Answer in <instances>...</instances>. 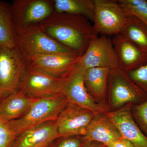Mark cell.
Instances as JSON below:
<instances>
[{
  "mask_svg": "<svg viewBox=\"0 0 147 147\" xmlns=\"http://www.w3.org/2000/svg\"><path fill=\"white\" fill-rule=\"evenodd\" d=\"M68 102L67 98L61 94L35 99L26 115L20 118L7 121V123L17 136L46 122L56 120Z\"/></svg>",
  "mask_w": 147,
  "mask_h": 147,
  "instance_id": "7a4b0ae2",
  "label": "cell"
},
{
  "mask_svg": "<svg viewBox=\"0 0 147 147\" xmlns=\"http://www.w3.org/2000/svg\"><path fill=\"white\" fill-rule=\"evenodd\" d=\"M18 37V46L24 57L50 54L76 55L72 50L59 43L39 28Z\"/></svg>",
  "mask_w": 147,
  "mask_h": 147,
  "instance_id": "30bf717a",
  "label": "cell"
},
{
  "mask_svg": "<svg viewBox=\"0 0 147 147\" xmlns=\"http://www.w3.org/2000/svg\"><path fill=\"white\" fill-rule=\"evenodd\" d=\"M10 11L18 36L39 28L54 12L51 0H14L11 4Z\"/></svg>",
  "mask_w": 147,
  "mask_h": 147,
  "instance_id": "3957f363",
  "label": "cell"
},
{
  "mask_svg": "<svg viewBox=\"0 0 147 147\" xmlns=\"http://www.w3.org/2000/svg\"><path fill=\"white\" fill-rule=\"evenodd\" d=\"M106 146L107 147H134L130 142L122 137Z\"/></svg>",
  "mask_w": 147,
  "mask_h": 147,
  "instance_id": "4316f807",
  "label": "cell"
},
{
  "mask_svg": "<svg viewBox=\"0 0 147 147\" xmlns=\"http://www.w3.org/2000/svg\"><path fill=\"white\" fill-rule=\"evenodd\" d=\"M52 144H53V143H52ZM52 144H51L50 145V146H49L47 147H53V146H52Z\"/></svg>",
  "mask_w": 147,
  "mask_h": 147,
  "instance_id": "f1b7e54d",
  "label": "cell"
},
{
  "mask_svg": "<svg viewBox=\"0 0 147 147\" xmlns=\"http://www.w3.org/2000/svg\"><path fill=\"white\" fill-rule=\"evenodd\" d=\"M82 147H107L106 145L94 141H88Z\"/></svg>",
  "mask_w": 147,
  "mask_h": 147,
  "instance_id": "83f0119b",
  "label": "cell"
},
{
  "mask_svg": "<svg viewBox=\"0 0 147 147\" xmlns=\"http://www.w3.org/2000/svg\"><path fill=\"white\" fill-rule=\"evenodd\" d=\"M2 98H0V103H1V100H2Z\"/></svg>",
  "mask_w": 147,
  "mask_h": 147,
  "instance_id": "f546056e",
  "label": "cell"
},
{
  "mask_svg": "<svg viewBox=\"0 0 147 147\" xmlns=\"http://www.w3.org/2000/svg\"><path fill=\"white\" fill-rule=\"evenodd\" d=\"M128 16L139 18L147 26V0H118Z\"/></svg>",
  "mask_w": 147,
  "mask_h": 147,
  "instance_id": "7402d4cb",
  "label": "cell"
},
{
  "mask_svg": "<svg viewBox=\"0 0 147 147\" xmlns=\"http://www.w3.org/2000/svg\"><path fill=\"white\" fill-rule=\"evenodd\" d=\"M16 137L7 122L0 121V147H12Z\"/></svg>",
  "mask_w": 147,
  "mask_h": 147,
  "instance_id": "484cf974",
  "label": "cell"
},
{
  "mask_svg": "<svg viewBox=\"0 0 147 147\" xmlns=\"http://www.w3.org/2000/svg\"><path fill=\"white\" fill-rule=\"evenodd\" d=\"M60 81L61 78L27 66L20 91L33 99L51 97L59 94Z\"/></svg>",
  "mask_w": 147,
  "mask_h": 147,
  "instance_id": "8fae6325",
  "label": "cell"
},
{
  "mask_svg": "<svg viewBox=\"0 0 147 147\" xmlns=\"http://www.w3.org/2000/svg\"><path fill=\"white\" fill-rule=\"evenodd\" d=\"M95 115L91 110L69 101L56 120L59 137L84 136Z\"/></svg>",
  "mask_w": 147,
  "mask_h": 147,
  "instance_id": "9c48e42d",
  "label": "cell"
},
{
  "mask_svg": "<svg viewBox=\"0 0 147 147\" xmlns=\"http://www.w3.org/2000/svg\"><path fill=\"white\" fill-rule=\"evenodd\" d=\"M132 117L143 133L147 137V100L139 104H132Z\"/></svg>",
  "mask_w": 147,
  "mask_h": 147,
  "instance_id": "603a6c76",
  "label": "cell"
},
{
  "mask_svg": "<svg viewBox=\"0 0 147 147\" xmlns=\"http://www.w3.org/2000/svg\"><path fill=\"white\" fill-rule=\"evenodd\" d=\"M93 26L98 34L108 36L120 34L128 15L115 0H94Z\"/></svg>",
  "mask_w": 147,
  "mask_h": 147,
  "instance_id": "52a82bcc",
  "label": "cell"
},
{
  "mask_svg": "<svg viewBox=\"0 0 147 147\" xmlns=\"http://www.w3.org/2000/svg\"><path fill=\"white\" fill-rule=\"evenodd\" d=\"M132 103L104 114L117 127L121 136L134 147H147V137L134 120L131 113Z\"/></svg>",
  "mask_w": 147,
  "mask_h": 147,
  "instance_id": "7c38bea8",
  "label": "cell"
},
{
  "mask_svg": "<svg viewBox=\"0 0 147 147\" xmlns=\"http://www.w3.org/2000/svg\"><path fill=\"white\" fill-rule=\"evenodd\" d=\"M59 137L56 120L50 121L18 134L12 147H47Z\"/></svg>",
  "mask_w": 147,
  "mask_h": 147,
  "instance_id": "9a60e30c",
  "label": "cell"
},
{
  "mask_svg": "<svg viewBox=\"0 0 147 147\" xmlns=\"http://www.w3.org/2000/svg\"><path fill=\"white\" fill-rule=\"evenodd\" d=\"M117 57L119 68L127 73L147 63V53L129 41L124 36L116 35L112 39Z\"/></svg>",
  "mask_w": 147,
  "mask_h": 147,
  "instance_id": "5bb4252c",
  "label": "cell"
},
{
  "mask_svg": "<svg viewBox=\"0 0 147 147\" xmlns=\"http://www.w3.org/2000/svg\"><path fill=\"white\" fill-rule=\"evenodd\" d=\"M127 74L131 80L147 96V63Z\"/></svg>",
  "mask_w": 147,
  "mask_h": 147,
  "instance_id": "d4e9b609",
  "label": "cell"
},
{
  "mask_svg": "<svg viewBox=\"0 0 147 147\" xmlns=\"http://www.w3.org/2000/svg\"><path fill=\"white\" fill-rule=\"evenodd\" d=\"M87 140L84 136L60 137L52 144L53 147H82Z\"/></svg>",
  "mask_w": 147,
  "mask_h": 147,
  "instance_id": "cb8c5ba5",
  "label": "cell"
},
{
  "mask_svg": "<svg viewBox=\"0 0 147 147\" xmlns=\"http://www.w3.org/2000/svg\"><path fill=\"white\" fill-rule=\"evenodd\" d=\"M84 136L88 141L105 145L121 137L117 127L104 113L95 115L87 127Z\"/></svg>",
  "mask_w": 147,
  "mask_h": 147,
  "instance_id": "2e32d148",
  "label": "cell"
},
{
  "mask_svg": "<svg viewBox=\"0 0 147 147\" xmlns=\"http://www.w3.org/2000/svg\"><path fill=\"white\" fill-rule=\"evenodd\" d=\"M84 72L76 63L61 78L59 94L63 95L69 102L91 110L95 114L110 111L108 105L98 103L89 94L84 84Z\"/></svg>",
  "mask_w": 147,
  "mask_h": 147,
  "instance_id": "8992f818",
  "label": "cell"
},
{
  "mask_svg": "<svg viewBox=\"0 0 147 147\" xmlns=\"http://www.w3.org/2000/svg\"><path fill=\"white\" fill-rule=\"evenodd\" d=\"M76 64L85 71L94 67L110 69L119 68L112 39L104 36L96 37Z\"/></svg>",
  "mask_w": 147,
  "mask_h": 147,
  "instance_id": "ba28073f",
  "label": "cell"
},
{
  "mask_svg": "<svg viewBox=\"0 0 147 147\" xmlns=\"http://www.w3.org/2000/svg\"><path fill=\"white\" fill-rule=\"evenodd\" d=\"M110 69L94 67L85 70L84 82L89 94L96 102L107 104L108 77Z\"/></svg>",
  "mask_w": 147,
  "mask_h": 147,
  "instance_id": "e0dca14e",
  "label": "cell"
},
{
  "mask_svg": "<svg viewBox=\"0 0 147 147\" xmlns=\"http://www.w3.org/2000/svg\"><path fill=\"white\" fill-rule=\"evenodd\" d=\"M39 28L80 57L98 36L93 25L84 16L55 11L42 21Z\"/></svg>",
  "mask_w": 147,
  "mask_h": 147,
  "instance_id": "6da1fadb",
  "label": "cell"
},
{
  "mask_svg": "<svg viewBox=\"0 0 147 147\" xmlns=\"http://www.w3.org/2000/svg\"><path fill=\"white\" fill-rule=\"evenodd\" d=\"M147 100V95L131 80L127 73L119 68L110 69L107 104L111 111L127 103L139 104Z\"/></svg>",
  "mask_w": 147,
  "mask_h": 147,
  "instance_id": "277c9868",
  "label": "cell"
},
{
  "mask_svg": "<svg viewBox=\"0 0 147 147\" xmlns=\"http://www.w3.org/2000/svg\"><path fill=\"white\" fill-rule=\"evenodd\" d=\"M54 11L82 15L93 21L94 16V0H53Z\"/></svg>",
  "mask_w": 147,
  "mask_h": 147,
  "instance_id": "d6986e66",
  "label": "cell"
},
{
  "mask_svg": "<svg viewBox=\"0 0 147 147\" xmlns=\"http://www.w3.org/2000/svg\"><path fill=\"white\" fill-rule=\"evenodd\" d=\"M11 4L0 1V47H18V37L11 21Z\"/></svg>",
  "mask_w": 147,
  "mask_h": 147,
  "instance_id": "ffe728a7",
  "label": "cell"
},
{
  "mask_svg": "<svg viewBox=\"0 0 147 147\" xmlns=\"http://www.w3.org/2000/svg\"><path fill=\"white\" fill-rule=\"evenodd\" d=\"M27 66L24 55L18 47H0V98L20 91L21 81Z\"/></svg>",
  "mask_w": 147,
  "mask_h": 147,
  "instance_id": "5b68a950",
  "label": "cell"
},
{
  "mask_svg": "<svg viewBox=\"0 0 147 147\" xmlns=\"http://www.w3.org/2000/svg\"><path fill=\"white\" fill-rule=\"evenodd\" d=\"M24 57L28 66L59 78L71 69L80 57L76 54H50Z\"/></svg>",
  "mask_w": 147,
  "mask_h": 147,
  "instance_id": "4fadbf2b",
  "label": "cell"
},
{
  "mask_svg": "<svg viewBox=\"0 0 147 147\" xmlns=\"http://www.w3.org/2000/svg\"><path fill=\"white\" fill-rule=\"evenodd\" d=\"M120 34L147 53V26L139 18L128 16Z\"/></svg>",
  "mask_w": 147,
  "mask_h": 147,
  "instance_id": "44dd1931",
  "label": "cell"
},
{
  "mask_svg": "<svg viewBox=\"0 0 147 147\" xmlns=\"http://www.w3.org/2000/svg\"><path fill=\"white\" fill-rule=\"evenodd\" d=\"M35 100L21 91L3 98L0 103V121L20 118L26 114Z\"/></svg>",
  "mask_w": 147,
  "mask_h": 147,
  "instance_id": "ac0fdd59",
  "label": "cell"
}]
</instances>
